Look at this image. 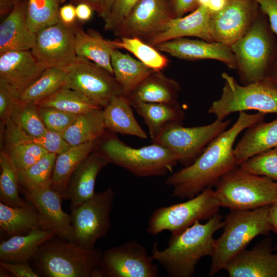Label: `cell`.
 Segmentation results:
<instances>
[{"mask_svg": "<svg viewBox=\"0 0 277 277\" xmlns=\"http://www.w3.org/2000/svg\"><path fill=\"white\" fill-rule=\"evenodd\" d=\"M265 114L240 112L235 123L214 138L191 165L166 179V185L173 188L172 196L191 199L215 186L222 176L237 167L233 144L238 136L244 130L264 121Z\"/></svg>", "mask_w": 277, "mask_h": 277, "instance_id": "6da1fadb", "label": "cell"}, {"mask_svg": "<svg viewBox=\"0 0 277 277\" xmlns=\"http://www.w3.org/2000/svg\"><path fill=\"white\" fill-rule=\"evenodd\" d=\"M223 225L222 216L218 213L204 224L196 221L181 233L171 235L164 249H159L155 242L151 256L170 277L191 276L200 260L212 255L216 240L213 235Z\"/></svg>", "mask_w": 277, "mask_h": 277, "instance_id": "7a4b0ae2", "label": "cell"}, {"mask_svg": "<svg viewBox=\"0 0 277 277\" xmlns=\"http://www.w3.org/2000/svg\"><path fill=\"white\" fill-rule=\"evenodd\" d=\"M55 236L44 243L33 258L37 273L45 277H102L103 252L83 248Z\"/></svg>", "mask_w": 277, "mask_h": 277, "instance_id": "3957f363", "label": "cell"}, {"mask_svg": "<svg viewBox=\"0 0 277 277\" xmlns=\"http://www.w3.org/2000/svg\"><path fill=\"white\" fill-rule=\"evenodd\" d=\"M270 205L251 210H230L223 221V232L215 240L209 276L224 269L226 264L256 236L267 235L272 231L268 219Z\"/></svg>", "mask_w": 277, "mask_h": 277, "instance_id": "277c9868", "label": "cell"}, {"mask_svg": "<svg viewBox=\"0 0 277 277\" xmlns=\"http://www.w3.org/2000/svg\"><path fill=\"white\" fill-rule=\"evenodd\" d=\"M266 17L261 10L245 34L230 46L243 85L264 80L277 60V43Z\"/></svg>", "mask_w": 277, "mask_h": 277, "instance_id": "5b68a950", "label": "cell"}, {"mask_svg": "<svg viewBox=\"0 0 277 277\" xmlns=\"http://www.w3.org/2000/svg\"><path fill=\"white\" fill-rule=\"evenodd\" d=\"M95 149L110 162L138 177L164 176L178 163L168 148L152 143L139 148L129 146L113 134L105 133L96 142Z\"/></svg>", "mask_w": 277, "mask_h": 277, "instance_id": "8992f818", "label": "cell"}, {"mask_svg": "<svg viewBox=\"0 0 277 277\" xmlns=\"http://www.w3.org/2000/svg\"><path fill=\"white\" fill-rule=\"evenodd\" d=\"M214 190L221 207L251 210L277 200V181L237 166L222 176Z\"/></svg>", "mask_w": 277, "mask_h": 277, "instance_id": "52a82bcc", "label": "cell"}, {"mask_svg": "<svg viewBox=\"0 0 277 277\" xmlns=\"http://www.w3.org/2000/svg\"><path fill=\"white\" fill-rule=\"evenodd\" d=\"M222 77L224 86L221 96L208 110L216 120L224 121L232 113L247 110L277 113V88L267 80L241 85L227 73H223Z\"/></svg>", "mask_w": 277, "mask_h": 277, "instance_id": "ba28073f", "label": "cell"}, {"mask_svg": "<svg viewBox=\"0 0 277 277\" xmlns=\"http://www.w3.org/2000/svg\"><path fill=\"white\" fill-rule=\"evenodd\" d=\"M220 207L214 190L208 188L186 202L156 209L149 218L146 231L151 235L165 230L178 234L196 221L218 213Z\"/></svg>", "mask_w": 277, "mask_h": 277, "instance_id": "9c48e42d", "label": "cell"}, {"mask_svg": "<svg viewBox=\"0 0 277 277\" xmlns=\"http://www.w3.org/2000/svg\"><path fill=\"white\" fill-rule=\"evenodd\" d=\"M63 69L66 75L65 86L102 108L115 96L125 94L113 74L89 60L77 57Z\"/></svg>", "mask_w": 277, "mask_h": 277, "instance_id": "30bf717a", "label": "cell"}, {"mask_svg": "<svg viewBox=\"0 0 277 277\" xmlns=\"http://www.w3.org/2000/svg\"><path fill=\"white\" fill-rule=\"evenodd\" d=\"M230 124V120H216L204 126L186 127L183 124L175 125L165 129L152 142L169 149L178 163L187 167L191 165L206 147L225 131Z\"/></svg>", "mask_w": 277, "mask_h": 277, "instance_id": "8fae6325", "label": "cell"}, {"mask_svg": "<svg viewBox=\"0 0 277 277\" xmlns=\"http://www.w3.org/2000/svg\"><path fill=\"white\" fill-rule=\"evenodd\" d=\"M114 198L113 190L109 187L71 210L75 243L85 248H94L97 241L107 234Z\"/></svg>", "mask_w": 277, "mask_h": 277, "instance_id": "7c38bea8", "label": "cell"}, {"mask_svg": "<svg viewBox=\"0 0 277 277\" xmlns=\"http://www.w3.org/2000/svg\"><path fill=\"white\" fill-rule=\"evenodd\" d=\"M154 261L144 246L132 241L103 252L100 268L102 277H157Z\"/></svg>", "mask_w": 277, "mask_h": 277, "instance_id": "4fadbf2b", "label": "cell"}, {"mask_svg": "<svg viewBox=\"0 0 277 277\" xmlns=\"http://www.w3.org/2000/svg\"><path fill=\"white\" fill-rule=\"evenodd\" d=\"M261 11L254 0H229L216 13H210L209 30L213 42L230 47L250 28Z\"/></svg>", "mask_w": 277, "mask_h": 277, "instance_id": "5bb4252c", "label": "cell"}, {"mask_svg": "<svg viewBox=\"0 0 277 277\" xmlns=\"http://www.w3.org/2000/svg\"><path fill=\"white\" fill-rule=\"evenodd\" d=\"M34 56L47 68L63 69L77 58L75 50L73 25L61 21L36 33V42L31 50Z\"/></svg>", "mask_w": 277, "mask_h": 277, "instance_id": "9a60e30c", "label": "cell"}, {"mask_svg": "<svg viewBox=\"0 0 277 277\" xmlns=\"http://www.w3.org/2000/svg\"><path fill=\"white\" fill-rule=\"evenodd\" d=\"M174 17L168 0H140L113 32L120 38L136 37L145 42Z\"/></svg>", "mask_w": 277, "mask_h": 277, "instance_id": "2e32d148", "label": "cell"}, {"mask_svg": "<svg viewBox=\"0 0 277 277\" xmlns=\"http://www.w3.org/2000/svg\"><path fill=\"white\" fill-rule=\"evenodd\" d=\"M27 200L37 211L41 228L56 236L74 242V232L70 214L62 208V196L51 186L33 190H22Z\"/></svg>", "mask_w": 277, "mask_h": 277, "instance_id": "e0dca14e", "label": "cell"}, {"mask_svg": "<svg viewBox=\"0 0 277 277\" xmlns=\"http://www.w3.org/2000/svg\"><path fill=\"white\" fill-rule=\"evenodd\" d=\"M268 237L250 250L245 249L225 266L230 277H277V254Z\"/></svg>", "mask_w": 277, "mask_h": 277, "instance_id": "ac0fdd59", "label": "cell"}, {"mask_svg": "<svg viewBox=\"0 0 277 277\" xmlns=\"http://www.w3.org/2000/svg\"><path fill=\"white\" fill-rule=\"evenodd\" d=\"M154 47L178 58L215 60L224 63L230 69L237 68L236 58L230 47L223 43L181 37L161 43Z\"/></svg>", "mask_w": 277, "mask_h": 277, "instance_id": "d6986e66", "label": "cell"}, {"mask_svg": "<svg viewBox=\"0 0 277 277\" xmlns=\"http://www.w3.org/2000/svg\"><path fill=\"white\" fill-rule=\"evenodd\" d=\"M109 160L95 149L81 163L72 175L62 199L70 201V210L80 206L95 193L94 186L100 171Z\"/></svg>", "mask_w": 277, "mask_h": 277, "instance_id": "ffe728a7", "label": "cell"}, {"mask_svg": "<svg viewBox=\"0 0 277 277\" xmlns=\"http://www.w3.org/2000/svg\"><path fill=\"white\" fill-rule=\"evenodd\" d=\"M209 15L207 7L199 6L186 16L170 19L160 32L145 43L154 47L161 43L186 36L213 42L209 30Z\"/></svg>", "mask_w": 277, "mask_h": 277, "instance_id": "44dd1931", "label": "cell"}, {"mask_svg": "<svg viewBox=\"0 0 277 277\" xmlns=\"http://www.w3.org/2000/svg\"><path fill=\"white\" fill-rule=\"evenodd\" d=\"M46 68L37 61L31 50L9 51L0 54V77L13 84L22 92Z\"/></svg>", "mask_w": 277, "mask_h": 277, "instance_id": "7402d4cb", "label": "cell"}, {"mask_svg": "<svg viewBox=\"0 0 277 277\" xmlns=\"http://www.w3.org/2000/svg\"><path fill=\"white\" fill-rule=\"evenodd\" d=\"M27 0H22L13 8L0 25V54L9 51L31 50L36 34L29 29L26 21Z\"/></svg>", "mask_w": 277, "mask_h": 277, "instance_id": "603a6c76", "label": "cell"}, {"mask_svg": "<svg viewBox=\"0 0 277 277\" xmlns=\"http://www.w3.org/2000/svg\"><path fill=\"white\" fill-rule=\"evenodd\" d=\"M277 147V118L269 123L264 121L246 129L233 149L237 166L259 153Z\"/></svg>", "mask_w": 277, "mask_h": 277, "instance_id": "cb8c5ba5", "label": "cell"}, {"mask_svg": "<svg viewBox=\"0 0 277 277\" xmlns=\"http://www.w3.org/2000/svg\"><path fill=\"white\" fill-rule=\"evenodd\" d=\"M179 84L160 71L150 74L129 94L126 95L132 107L141 103H159L176 102Z\"/></svg>", "mask_w": 277, "mask_h": 277, "instance_id": "d4e9b609", "label": "cell"}, {"mask_svg": "<svg viewBox=\"0 0 277 277\" xmlns=\"http://www.w3.org/2000/svg\"><path fill=\"white\" fill-rule=\"evenodd\" d=\"M147 125L151 141L169 127L183 124L185 112L177 101L138 103L133 106Z\"/></svg>", "mask_w": 277, "mask_h": 277, "instance_id": "484cf974", "label": "cell"}, {"mask_svg": "<svg viewBox=\"0 0 277 277\" xmlns=\"http://www.w3.org/2000/svg\"><path fill=\"white\" fill-rule=\"evenodd\" d=\"M55 234L41 228L27 234L11 236L0 244V261L10 263L28 262L40 246Z\"/></svg>", "mask_w": 277, "mask_h": 277, "instance_id": "4316f807", "label": "cell"}, {"mask_svg": "<svg viewBox=\"0 0 277 277\" xmlns=\"http://www.w3.org/2000/svg\"><path fill=\"white\" fill-rule=\"evenodd\" d=\"M73 28L77 57L91 61L113 75L111 55L117 49L114 41L104 39L94 31L87 33L77 26Z\"/></svg>", "mask_w": 277, "mask_h": 277, "instance_id": "83f0119b", "label": "cell"}, {"mask_svg": "<svg viewBox=\"0 0 277 277\" xmlns=\"http://www.w3.org/2000/svg\"><path fill=\"white\" fill-rule=\"evenodd\" d=\"M131 107L125 94L115 96L103 108L106 129L112 133L146 139L147 135L136 121Z\"/></svg>", "mask_w": 277, "mask_h": 277, "instance_id": "f1b7e54d", "label": "cell"}, {"mask_svg": "<svg viewBox=\"0 0 277 277\" xmlns=\"http://www.w3.org/2000/svg\"><path fill=\"white\" fill-rule=\"evenodd\" d=\"M97 140L70 146L56 155L50 186L62 197L74 171L95 149Z\"/></svg>", "mask_w": 277, "mask_h": 277, "instance_id": "f546056e", "label": "cell"}, {"mask_svg": "<svg viewBox=\"0 0 277 277\" xmlns=\"http://www.w3.org/2000/svg\"><path fill=\"white\" fill-rule=\"evenodd\" d=\"M103 108L93 109L81 114L63 134L70 146L96 141L106 132Z\"/></svg>", "mask_w": 277, "mask_h": 277, "instance_id": "4dcf8cb0", "label": "cell"}, {"mask_svg": "<svg viewBox=\"0 0 277 277\" xmlns=\"http://www.w3.org/2000/svg\"><path fill=\"white\" fill-rule=\"evenodd\" d=\"M0 227L11 236L25 234L41 228L37 211L30 202L18 207L0 202Z\"/></svg>", "mask_w": 277, "mask_h": 277, "instance_id": "1f68e13d", "label": "cell"}, {"mask_svg": "<svg viewBox=\"0 0 277 277\" xmlns=\"http://www.w3.org/2000/svg\"><path fill=\"white\" fill-rule=\"evenodd\" d=\"M114 77L122 86L125 95L129 94L141 82L155 72L140 61L113 49L111 55Z\"/></svg>", "mask_w": 277, "mask_h": 277, "instance_id": "d6a6232c", "label": "cell"}, {"mask_svg": "<svg viewBox=\"0 0 277 277\" xmlns=\"http://www.w3.org/2000/svg\"><path fill=\"white\" fill-rule=\"evenodd\" d=\"M4 142H22L38 145L49 153L60 154L70 146L63 135L47 129L42 135L34 136L25 133L11 120L5 125Z\"/></svg>", "mask_w": 277, "mask_h": 277, "instance_id": "836d02e7", "label": "cell"}, {"mask_svg": "<svg viewBox=\"0 0 277 277\" xmlns=\"http://www.w3.org/2000/svg\"><path fill=\"white\" fill-rule=\"evenodd\" d=\"M38 107H50L81 114L98 107L77 91L64 85L49 96L35 102Z\"/></svg>", "mask_w": 277, "mask_h": 277, "instance_id": "e575fe53", "label": "cell"}, {"mask_svg": "<svg viewBox=\"0 0 277 277\" xmlns=\"http://www.w3.org/2000/svg\"><path fill=\"white\" fill-rule=\"evenodd\" d=\"M66 75L63 69L47 68L42 75L21 93L22 102H36L54 93L65 85Z\"/></svg>", "mask_w": 277, "mask_h": 277, "instance_id": "d590c367", "label": "cell"}, {"mask_svg": "<svg viewBox=\"0 0 277 277\" xmlns=\"http://www.w3.org/2000/svg\"><path fill=\"white\" fill-rule=\"evenodd\" d=\"M0 202L13 207L22 206L26 204L19 196L18 171L6 153L0 152Z\"/></svg>", "mask_w": 277, "mask_h": 277, "instance_id": "8d00e7d4", "label": "cell"}, {"mask_svg": "<svg viewBox=\"0 0 277 277\" xmlns=\"http://www.w3.org/2000/svg\"><path fill=\"white\" fill-rule=\"evenodd\" d=\"M56 155L49 152L27 169L18 171L21 190H33L50 186Z\"/></svg>", "mask_w": 277, "mask_h": 277, "instance_id": "74e56055", "label": "cell"}, {"mask_svg": "<svg viewBox=\"0 0 277 277\" xmlns=\"http://www.w3.org/2000/svg\"><path fill=\"white\" fill-rule=\"evenodd\" d=\"M59 0H27L26 21L30 31L36 34L60 21Z\"/></svg>", "mask_w": 277, "mask_h": 277, "instance_id": "f35d334b", "label": "cell"}, {"mask_svg": "<svg viewBox=\"0 0 277 277\" xmlns=\"http://www.w3.org/2000/svg\"><path fill=\"white\" fill-rule=\"evenodd\" d=\"M117 49H125L134 55L141 62L155 71H160L168 64L167 58L154 47L136 37H121L114 41Z\"/></svg>", "mask_w": 277, "mask_h": 277, "instance_id": "ab89813d", "label": "cell"}, {"mask_svg": "<svg viewBox=\"0 0 277 277\" xmlns=\"http://www.w3.org/2000/svg\"><path fill=\"white\" fill-rule=\"evenodd\" d=\"M11 120L25 133L31 136L42 135L47 130L35 102H22L19 100L13 108Z\"/></svg>", "mask_w": 277, "mask_h": 277, "instance_id": "60d3db41", "label": "cell"}, {"mask_svg": "<svg viewBox=\"0 0 277 277\" xmlns=\"http://www.w3.org/2000/svg\"><path fill=\"white\" fill-rule=\"evenodd\" d=\"M4 149L18 171L24 170L49 153L42 147L22 142H4Z\"/></svg>", "mask_w": 277, "mask_h": 277, "instance_id": "b9f144b4", "label": "cell"}, {"mask_svg": "<svg viewBox=\"0 0 277 277\" xmlns=\"http://www.w3.org/2000/svg\"><path fill=\"white\" fill-rule=\"evenodd\" d=\"M239 166L249 173L277 181V147L251 157Z\"/></svg>", "mask_w": 277, "mask_h": 277, "instance_id": "7bdbcfd3", "label": "cell"}, {"mask_svg": "<svg viewBox=\"0 0 277 277\" xmlns=\"http://www.w3.org/2000/svg\"><path fill=\"white\" fill-rule=\"evenodd\" d=\"M38 112L48 130L62 135L80 115L50 107H38Z\"/></svg>", "mask_w": 277, "mask_h": 277, "instance_id": "ee69618b", "label": "cell"}, {"mask_svg": "<svg viewBox=\"0 0 277 277\" xmlns=\"http://www.w3.org/2000/svg\"><path fill=\"white\" fill-rule=\"evenodd\" d=\"M22 92L15 86L0 77L1 127H5L11 120V115Z\"/></svg>", "mask_w": 277, "mask_h": 277, "instance_id": "f6af8a7d", "label": "cell"}, {"mask_svg": "<svg viewBox=\"0 0 277 277\" xmlns=\"http://www.w3.org/2000/svg\"><path fill=\"white\" fill-rule=\"evenodd\" d=\"M140 0H115L104 19L106 30L113 31L128 16Z\"/></svg>", "mask_w": 277, "mask_h": 277, "instance_id": "bcb514c9", "label": "cell"}, {"mask_svg": "<svg viewBox=\"0 0 277 277\" xmlns=\"http://www.w3.org/2000/svg\"><path fill=\"white\" fill-rule=\"evenodd\" d=\"M0 267L15 277H39L40 275L30 266L28 262L10 263L0 261Z\"/></svg>", "mask_w": 277, "mask_h": 277, "instance_id": "7dc6e473", "label": "cell"}, {"mask_svg": "<svg viewBox=\"0 0 277 277\" xmlns=\"http://www.w3.org/2000/svg\"><path fill=\"white\" fill-rule=\"evenodd\" d=\"M261 10L267 16L270 27L277 35V0H254Z\"/></svg>", "mask_w": 277, "mask_h": 277, "instance_id": "c3c4849f", "label": "cell"}, {"mask_svg": "<svg viewBox=\"0 0 277 277\" xmlns=\"http://www.w3.org/2000/svg\"><path fill=\"white\" fill-rule=\"evenodd\" d=\"M175 17H183L199 6L196 0H169Z\"/></svg>", "mask_w": 277, "mask_h": 277, "instance_id": "681fc988", "label": "cell"}, {"mask_svg": "<svg viewBox=\"0 0 277 277\" xmlns=\"http://www.w3.org/2000/svg\"><path fill=\"white\" fill-rule=\"evenodd\" d=\"M60 21L67 26H72L76 18V7L72 4L65 5L60 8Z\"/></svg>", "mask_w": 277, "mask_h": 277, "instance_id": "f907efd6", "label": "cell"}, {"mask_svg": "<svg viewBox=\"0 0 277 277\" xmlns=\"http://www.w3.org/2000/svg\"><path fill=\"white\" fill-rule=\"evenodd\" d=\"M93 9L88 4L80 3L76 7V18L81 22H86L90 19Z\"/></svg>", "mask_w": 277, "mask_h": 277, "instance_id": "816d5d0a", "label": "cell"}, {"mask_svg": "<svg viewBox=\"0 0 277 277\" xmlns=\"http://www.w3.org/2000/svg\"><path fill=\"white\" fill-rule=\"evenodd\" d=\"M22 0H0L1 17L7 16L13 8Z\"/></svg>", "mask_w": 277, "mask_h": 277, "instance_id": "f5cc1de1", "label": "cell"}, {"mask_svg": "<svg viewBox=\"0 0 277 277\" xmlns=\"http://www.w3.org/2000/svg\"><path fill=\"white\" fill-rule=\"evenodd\" d=\"M268 219L272 231L277 234V200L270 205Z\"/></svg>", "mask_w": 277, "mask_h": 277, "instance_id": "db71d44e", "label": "cell"}, {"mask_svg": "<svg viewBox=\"0 0 277 277\" xmlns=\"http://www.w3.org/2000/svg\"><path fill=\"white\" fill-rule=\"evenodd\" d=\"M228 2L229 0H210L207 8L210 13H216L222 10Z\"/></svg>", "mask_w": 277, "mask_h": 277, "instance_id": "11a10c76", "label": "cell"}, {"mask_svg": "<svg viewBox=\"0 0 277 277\" xmlns=\"http://www.w3.org/2000/svg\"><path fill=\"white\" fill-rule=\"evenodd\" d=\"M264 80H267L277 88V60L271 67Z\"/></svg>", "mask_w": 277, "mask_h": 277, "instance_id": "9f6ffc18", "label": "cell"}, {"mask_svg": "<svg viewBox=\"0 0 277 277\" xmlns=\"http://www.w3.org/2000/svg\"><path fill=\"white\" fill-rule=\"evenodd\" d=\"M102 7V15L101 16L104 20L109 15L112 7L115 2V0H100Z\"/></svg>", "mask_w": 277, "mask_h": 277, "instance_id": "6f0895ef", "label": "cell"}, {"mask_svg": "<svg viewBox=\"0 0 277 277\" xmlns=\"http://www.w3.org/2000/svg\"><path fill=\"white\" fill-rule=\"evenodd\" d=\"M80 3H85L89 5L93 9L94 11L101 16L102 15V7L100 0H78Z\"/></svg>", "mask_w": 277, "mask_h": 277, "instance_id": "680465c9", "label": "cell"}, {"mask_svg": "<svg viewBox=\"0 0 277 277\" xmlns=\"http://www.w3.org/2000/svg\"><path fill=\"white\" fill-rule=\"evenodd\" d=\"M199 6L208 7L210 0H196Z\"/></svg>", "mask_w": 277, "mask_h": 277, "instance_id": "91938a15", "label": "cell"}, {"mask_svg": "<svg viewBox=\"0 0 277 277\" xmlns=\"http://www.w3.org/2000/svg\"><path fill=\"white\" fill-rule=\"evenodd\" d=\"M274 250H277V244L273 247Z\"/></svg>", "mask_w": 277, "mask_h": 277, "instance_id": "94428289", "label": "cell"}, {"mask_svg": "<svg viewBox=\"0 0 277 277\" xmlns=\"http://www.w3.org/2000/svg\"><path fill=\"white\" fill-rule=\"evenodd\" d=\"M246 1H251V0H246Z\"/></svg>", "mask_w": 277, "mask_h": 277, "instance_id": "6125c7cd", "label": "cell"}, {"mask_svg": "<svg viewBox=\"0 0 277 277\" xmlns=\"http://www.w3.org/2000/svg\"><path fill=\"white\" fill-rule=\"evenodd\" d=\"M169 1V0H168Z\"/></svg>", "mask_w": 277, "mask_h": 277, "instance_id": "be15d7a7", "label": "cell"}]
</instances>
